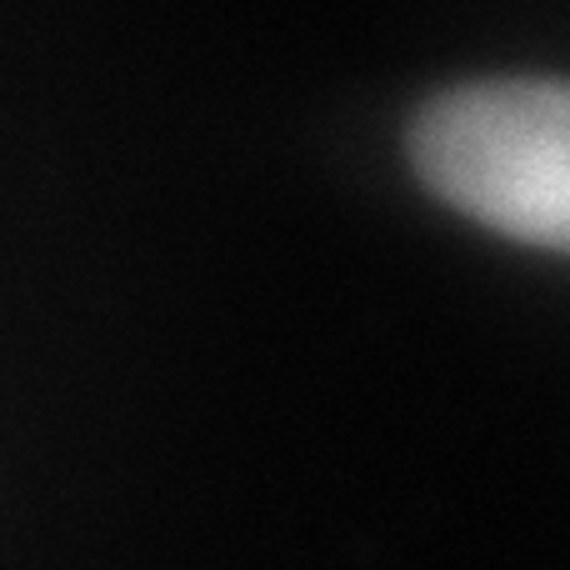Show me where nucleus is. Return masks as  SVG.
I'll use <instances>...</instances> for the list:
<instances>
[{
    "label": "nucleus",
    "mask_w": 570,
    "mask_h": 570,
    "mask_svg": "<svg viewBox=\"0 0 570 570\" xmlns=\"http://www.w3.org/2000/svg\"><path fill=\"white\" fill-rule=\"evenodd\" d=\"M411 160L475 220L570 250V80L485 76L441 90L411 120Z\"/></svg>",
    "instance_id": "nucleus-1"
}]
</instances>
